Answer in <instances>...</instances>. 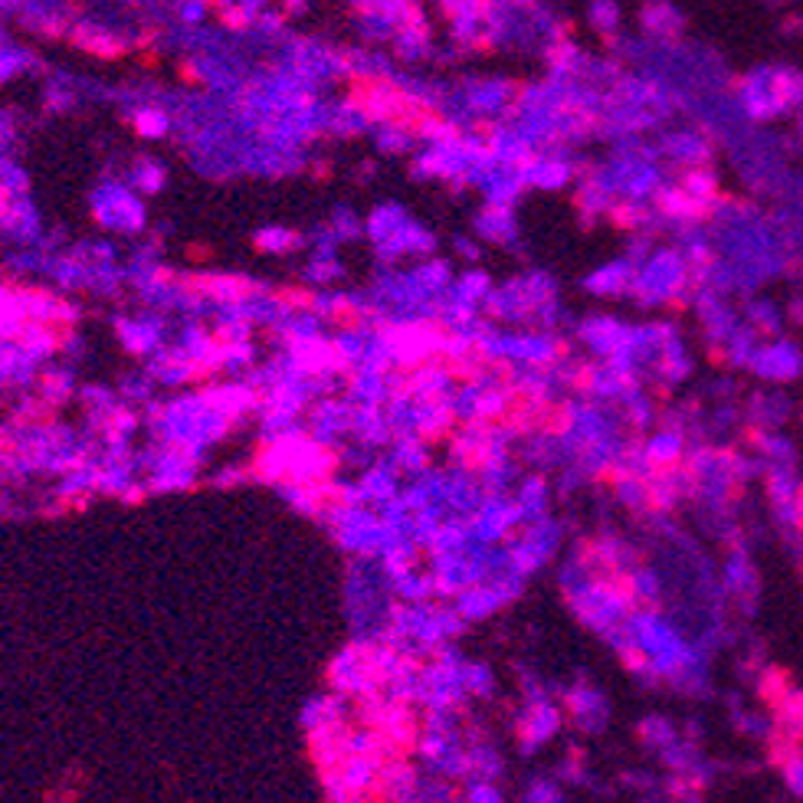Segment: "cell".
<instances>
[{"label":"cell","mask_w":803,"mask_h":803,"mask_svg":"<svg viewBox=\"0 0 803 803\" xmlns=\"http://www.w3.org/2000/svg\"><path fill=\"white\" fill-rule=\"evenodd\" d=\"M276 299L286 305V309H292V312H312V309H318V299H315V292H309V289H279L276 292Z\"/></svg>","instance_id":"2"},{"label":"cell","mask_w":803,"mask_h":803,"mask_svg":"<svg viewBox=\"0 0 803 803\" xmlns=\"http://www.w3.org/2000/svg\"><path fill=\"white\" fill-rule=\"evenodd\" d=\"M794 692L790 689V679H787V672L781 669H771V672H764V679H761V699L764 702H771L774 708L781 705L787 695Z\"/></svg>","instance_id":"1"}]
</instances>
